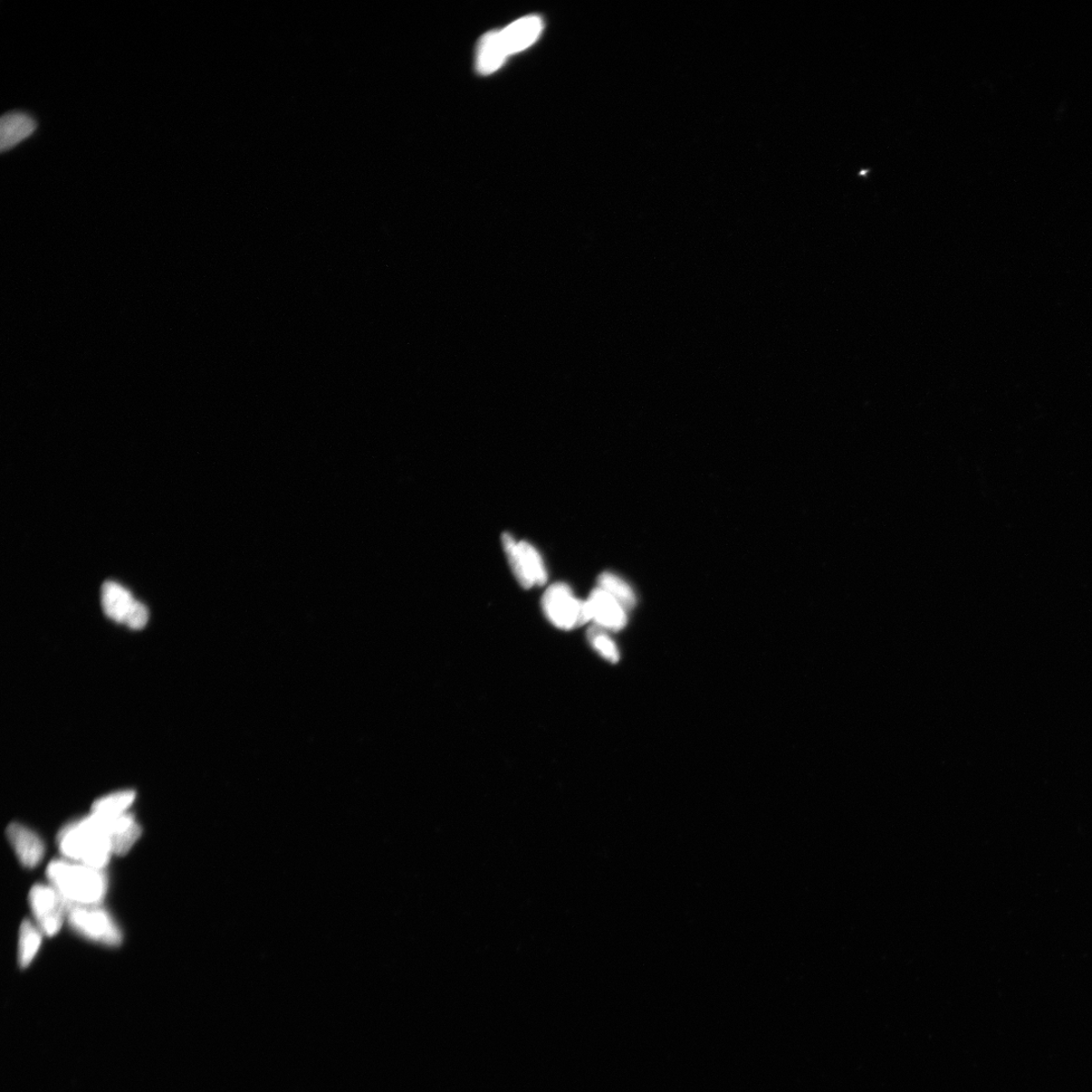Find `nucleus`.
<instances>
[{
	"label": "nucleus",
	"mask_w": 1092,
	"mask_h": 1092,
	"mask_svg": "<svg viewBox=\"0 0 1092 1092\" xmlns=\"http://www.w3.org/2000/svg\"><path fill=\"white\" fill-rule=\"evenodd\" d=\"M135 799L136 792L133 790L112 793L107 795V797L95 800L91 807V812L111 817L122 816V814L128 812V809Z\"/></svg>",
	"instance_id": "2eb2a0df"
},
{
	"label": "nucleus",
	"mask_w": 1092,
	"mask_h": 1092,
	"mask_svg": "<svg viewBox=\"0 0 1092 1092\" xmlns=\"http://www.w3.org/2000/svg\"><path fill=\"white\" fill-rule=\"evenodd\" d=\"M588 639L594 649L608 662L616 664L620 658L619 649L608 635L607 630L594 626L588 632Z\"/></svg>",
	"instance_id": "dca6fc26"
},
{
	"label": "nucleus",
	"mask_w": 1092,
	"mask_h": 1092,
	"mask_svg": "<svg viewBox=\"0 0 1092 1092\" xmlns=\"http://www.w3.org/2000/svg\"><path fill=\"white\" fill-rule=\"evenodd\" d=\"M542 610L551 624L563 630L578 628L591 621L587 601L574 596L563 583H555L545 591Z\"/></svg>",
	"instance_id": "20e7f679"
},
{
	"label": "nucleus",
	"mask_w": 1092,
	"mask_h": 1092,
	"mask_svg": "<svg viewBox=\"0 0 1092 1092\" xmlns=\"http://www.w3.org/2000/svg\"><path fill=\"white\" fill-rule=\"evenodd\" d=\"M508 57L499 31L487 33L477 45L476 70L484 75L492 74L501 69Z\"/></svg>",
	"instance_id": "f8f14e48"
},
{
	"label": "nucleus",
	"mask_w": 1092,
	"mask_h": 1092,
	"mask_svg": "<svg viewBox=\"0 0 1092 1092\" xmlns=\"http://www.w3.org/2000/svg\"><path fill=\"white\" fill-rule=\"evenodd\" d=\"M67 921L76 933L90 941L108 947H119L123 941L120 926L101 905L67 904Z\"/></svg>",
	"instance_id": "7ed1b4c3"
},
{
	"label": "nucleus",
	"mask_w": 1092,
	"mask_h": 1092,
	"mask_svg": "<svg viewBox=\"0 0 1092 1092\" xmlns=\"http://www.w3.org/2000/svg\"><path fill=\"white\" fill-rule=\"evenodd\" d=\"M113 819L91 812L89 817L65 826L57 838L63 857L103 870L113 855L111 840Z\"/></svg>",
	"instance_id": "f257e3e1"
},
{
	"label": "nucleus",
	"mask_w": 1092,
	"mask_h": 1092,
	"mask_svg": "<svg viewBox=\"0 0 1092 1092\" xmlns=\"http://www.w3.org/2000/svg\"><path fill=\"white\" fill-rule=\"evenodd\" d=\"M6 836L24 867L33 869L41 863L45 856V845L35 831L15 822L7 827Z\"/></svg>",
	"instance_id": "1a4fd4ad"
},
{
	"label": "nucleus",
	"mask_w": 1092,
	"mask_h": 1092,
	"mask_svg": "<svg viewBox=\"0 0 1092 1092\" xmlns=\"http://www.w3.org/2000/svg\"><path fill=\"white\" fill-rule=\"evenodd\" d=\"M503 548L514 576L524 589L542 586L549 573L541 554L527 541H517L509 533L502 536Z\"/></svg>",
	"instance_id": "39448f33"
},
{
	"label": "nucleus",
	"mask_w": 1092,
	"mask_h": 1092,
	"mask_svg": "<svg viewBox=\"0 0 1092 1092\" xmlns=\"http://www.w3.org/2000/svg\"><path fill=\"white\" fill-rule=\"evenodd\" d=\"M47 877L70 905H94L102 903L108 891V878L102 869L70 860H54Z\"/></svg>",
	"instance_id": "f03ea898"
},
{
	"label": "nucleus",
	"mask_w": 1092,
	"mask_h": 1092,
	"mask_svg": "<svg viewBox=\"0 0 1092 1092\" xmlns=\"http://www.w3.org/2000/svg\"><path fill=\"white\" fill-rule=\"evenodd\" d=\"M543 22L538 16H523L499 31L508 56L520 53L538 41Z\"/></svg>",
	"instance_id": "9d476101"
},
{
	"label": "nucleus",
	"mask_w": 1092,
	"mask_h": 1092,
	"mask_svg": "<svg viewBox=\"0 0 1092 1092\" xmlns=\"http://www.w3.org/2000/svg\"><path fill=\"white\" fill-rule=\"evenodd\" d=\"M41 928L30 921L25 919L18 933V951L17 960L21 969H25L30 966L37 952H39L42 944Z\"/></svg>",
	"instance_id": "ddd939ff"
},
{
	"label": "nucleus",
	"mask_w": 1092,
	"mask_h": 1092,
	"mask_svg": "<svg viewBox=\"0 0 1092 1092\" xmlns=\"http://www.w3.org/2000/svg\"><path fill=\"white\" fill-rule=\"evenodd\" d=\"M598 587L605 590L610 596L617 600L626 610L637 605L636 593L628 583L617 574L605 572L600 574Z\"/></svg>",
	"instance_id": "4468645a"
},
{
	"label": "nucleus",
	"mask_w": 1092,
	"mask_h": 1092,
	"mask_svg": "<svg viewBox=\"0 0 1092 1092\" xmlns=\"http://www.w3.org/2000/svg\"><path fill=\"white\" fill-rule=\"evenodd\" d=\"M587 605L591 621L597 626L607 631H619L627 625V610L605 590L594 589Z\"/></svg>",
	"instance_id": "6e6552de"
},
{
	"label": "nucleus",
	"mask_w": 1092,
	"mask_h": 1092,
	"mask_svg": "<svg viewBox=\"0 0 1092 1092\" xmlns=\"http://www.w3.org/2000/svg\"><path fill=\"white\" fill-rule=\"evenodd\" d=\"M28 903L43 934L54 937L60 932L67 919V904L59 891L51 884H36L28 894Z\"/></svg>",
	"instance_id": "0eeeda50"
},
{
	"label": "nucleus",
	"mask_w": 1092,
	"mask_h": 1092,
	"mask_svg": "<svg viewBox=\"0 0 1092 1092\" xmlns=\"http://www.w3.org/2000/svg\"><path fill=\"white\" fill-rule=\"evenodd\" d=\"M36 129L37 123L30 114L21 112L5 113L0 121V149L3 152L12 149L30 137Z\"/></svg>",
	"instance_id": "9b49d317"
},
{
	"label": "nucleus",
	"mask_w": 1092,
	"mask_h": 1092,
	"mask_svg": "<svg viewBox=\"0 0 1092 1092\" xmlns=\"http://www.w3.org/2000/svg\"><path fill=\"white\" fill-rule=\"evenodd\" d=\"M102 605L105 616L131 629H142L147 625V607L118 583L104 582L102 587Z\"/></svg>",
	"instance_id": "423d86ee"
}]
</instances>
